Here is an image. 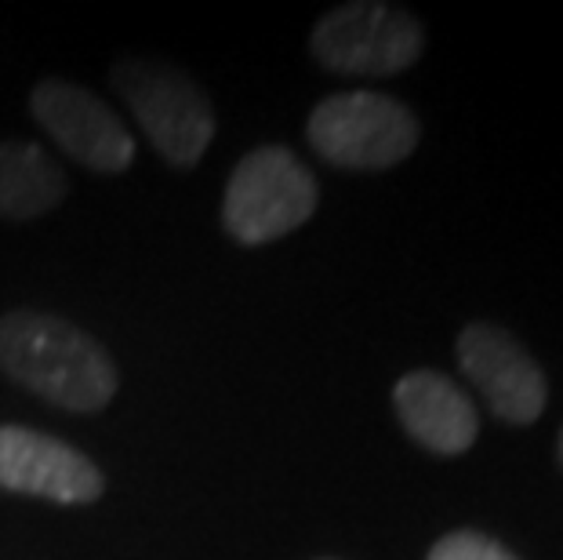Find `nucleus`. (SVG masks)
<instances>
[{"mask_svg":"<svg viewBox=\"0 0 563 560\" xmlns=\"http://www.w3.org/2000/svg\"><path fill=\"white\" fill-rule=\"evenodd\" d=\"M0 367L66 411H99L117 393L110 353L88 331L37 309L0 317Z\"/></svg>","mask_w":563,"mask_h":560,"instance_id":"obj_1","label":"nucleus"},{"mask_svg":"<svg viewBox=\"0 0 563 560\" xmlns=\"http://www.w3.org/2000/svg\"><path fill=\"white\" fill-rule=\"evenodd\" d=\"M317 178L284 146L251 150L230 175L222 200L225 233L241 244H269L313 219Z\"/></svg>","mask_w":563,"mask_h":560,"instance_id":"obj_2","label":"nucleus"},{"mask_svg":"<svg viewBox=\"0 0 563 560\" xmlns=\"http://www.w3.org/2000/svg\"><path fill=\"white\" fill-rule=\"evenodd\" d=\"M309 146L334 168L386 172L411 157L418 121L404 102L378 91L328 95L309 113Z\"/></svg>","mask_w":563,"mask_h":560,"instance_id":"obj_3","label":"nucleus"},{"mask_svg":"<svg viewBox=\"0 0 563 560\" xmlns=\"http://www.w3.org/2000/svg\"><path fill=\"white\" fill-rule=\"evenodd\" d=\"M113 88L146 131L153 150L175 168H194L211 146L214 113L211 102L183 69L128 58L113 69Z\"/></svg>","mask_w":563,"mask_h":560,"instance_id":"obj_4","label":"nucleus"},{"mask_svg":"<svg viewBox=\"0 0 563 560\" xmlns=\"http://www.w3.org/2000/svg\"><path fill=\"white\" fill-rule=\"evenodd\" d=\"M426 33L411 11L356 0L328 11L313 30V55L342 77H393L422 55Z\"/></svg>","mask_w":563,"mask_h":560,"instance_id":"obj_5","label":"nucleus"},{"mask_svg":"<svg viewBox=\"0 0 563 560\" xmlns=\"http://www.w3.org/2000/svg\"><path fill=\"white\" fill-rule=\"evenodd\" d=\"M30 110L41 128L84 168L117 175L135 161V139L124 121L88 88L69 80H41L30 95Z\"/></svg>","mask_w":563,"mask_h":560,"instance_id":"obj_6","label":"nucleus"},{"mask_svg":"<svg viewBox=\"0 0 563 560\" xmlns=\"http://www.w3.org/2000/svg\"><path fill=\"white\" fill-rule=\"evenodd\" d=\"M459 364L484 404L509 426H531L545 411V372L523 345L495 325H470L459 336Z\"/></svg>","mask_w":563,"mask_h":560,"instance_id":"obj_7","label":"nucleus"},{"mask_svg":"<svg viewBox=\"0 0 563 560\" xmlns=\"http://www.w3.org/2000/svg\"><path fill=\"white\" fill-rule=\"evenodd\" d=\"M0 487L4 492L52 498L63 506L95 503L102 495L99 466L63 440L22 430V426H0Z\"/></svg>","mask_w":563,"mask_h":560,"instance_id":"obj_8","label":"nucleus"},{"mask_svg":"<svg viewBox=\"0 0 563 560\" xmlns=\"http://www.w3.org/2000/svg\"><path fill=\"white\" fill-rule=\"evenodd\" d=\"M393 404H397L404 430L437 455H462L481 433L470 393H462L440 372L404 375L393 389Z\"/></svg>","mask_w":563,"mask_h":560,"instance_id":"obj_9","label":"nucleus"},{"mask_svg":"<svg viewBox=\"0 0 563 560\" xmlns=\"http://www.w3.org/2000/svg\"><path fill=\"white\" fill-rule=\"evenodd\" d=\"M66 194L63 168L33 142H0V219H41Z\"/></svg>","mask_w":563,"mask_h":560,"instance_id":"obj_10","label":"nucleus"},{"mask_svg":"<svg viewBox=\"0 0 563 560\" xmlns=\"http://www.w3.org/2000/svg\"><path fill=\"white\" fill-rule=\"evenodd\" d=\"M426 560H517L498 539H487L481 531H451L429 550Z\"/></svg>","mask_w":563,"mask_h":560,"instance_id":"obj_11","label":"nucleus"},{"mask_svg":"<svg viewBox=\"0 0 563 560\" xmlns=\"http://www.w3.org/2000/svg\"><path fill=\"white\" fill-rule=\"evenodd\" d=\"M556 451H560V462H563V433H560V448Z\"/></svg>","mask_w":563,"mask_h":560,"instance_id":"obj_12","label":"nucleus"}]
</instances>
